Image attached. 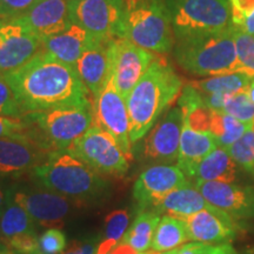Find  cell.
I'll list each match as a JSON object with an SVG mask.
<instances>
[{"mask_svg": "<svg viewBox=\"0 0 254 254\" xmlns=\"http://www.w3.org/2000/svg\"><path fill=\"white\" fill-rule=\"evenodd\" d=\"M251 129H252V131H254V119H253V122H252V125H251Z\"/></svg>", "mask_w": 254, "mask_h": 254, "instance_id": "cell-51", "label": "cell"}, {"mask_svg": "<svg viewBox=\"0 0 254 254\" xmlns=\"http://www.w3.org/2000/svg\"><path fill=\"white\" fill-rule=\"evenodd\" d=\"M6 249H7V246H6L4 243H1V241H0V251H4Z\"/></svg>", "mask_w": 254, "mask_h": 254, "instance_id": "cell-50", "label": "cell"}, {"mask_svg": "<svg viewBox=\"0 0 254 254\" xmlns=\"http://www.w3.org/2000/svg\"><path fill=\"white\" fill-rule=\"evenodd\" d=\"M62 254H85V253L82 252L80 243H79V241H74V243L71 244V246L64 251Z\"/></svg>", "mask_w": 254, "mask_h": 254, "instance_id": "cell-45", "label": "cell"}, {"mask_svg": "<svg viewBox=\"0 0 254 254\" xmlns=\"http://www.w3.org/2000/svg\"><path fill=\"white\" fill-rule=\"evenodd\" d=\"M23 234H37L36 222L11 198L7 190L5 208L0 215V241L5 243L11 238Z\"/></svg>", "mask_w": 254, "mask_h": 254, "instance_id": "cell-26", "label": "cell"}, {"mask_svg": "<svg viewBox=\"0 0 254 254\" xmlns=\"http://www.w3.org/2000/svg\"><path fill=\"white\" fill-rule=\"evenodd\" d=\"M31 139L46 151L68 150L94 124L93 105L56 107L25 116Z\"/></svg>", "mask_w": 254, "mask_h": 254, "instance_id": "cell-6", "label": "cell"}, {"mask_svg": "<svg viewBox=\"0 0 254 254\" xmlns=\"http://www.w3.org/2000/svg\"><path fill=\"white\" fill-rule=\"evenodd\" d=\"M6 79L25 116L56 107L93 105L75 68L44 50Z\"/></svg>", "mask_w": 254, "mask_h": 254, "instance_id": "cell-1", "label": "cell"}, {"mask_svg": "<svg viewBox=\"0 0 254 254\" xmlns=\"http://www.w3.org/2000/svg\"><path fill=\"white\" fill-rule=\"evenodd\" d=\"M68 150L99 174L120 177L129 168L131 159L109 132L95 124Z\"/></svg>", "mask_w": 254, "mask_h": 254, "instance_id": "cell-8", "label": "cell"}, {"mask_svg": "<svg viewBox=\"0 0 254 254\" xmlns=\"http://www.w3.org/2000/svg\"><path fill=\"white\" fill-rule=\"evenodd\" d=\"M66 237L58 228H50L39 238L41 254H62L66 250Z\"/></svg>", "mask_w": 254, "mask_h": 254, "instance_id": "cell-36", "label": "cell"}, {"mask_svg": "<svg viewBox=\"0 0 254 254\" xmlns=\"http://www.w3.org/2000/svg\"><path fill=\"white\" fill-rule=\"evenodd\" d=\"M190 241L206 245L230 244L237 237L239 222L218 208L202 209L185 220Z\"/></svg>", "mask_w": 254, "mask_h": 254, "instance_id": "cell-17", "label": "cell"}, {"mask_svg": "<svg viewBox=\"0 0 254 254\" xmlns=\"http://www.w3.org/2000/svg\"><path fill=\"white\" fill-rule=\"evenodd\" d=\"M202 99L206 106L209 110L215 111V112H222L225 104L231 94H222V93H212V94H201Z\"/></svg>", "mask_w": 254, "mask_h": 254, "instance_id": "cell-40", "label": "cell"}, {"mask_svg": "<svg viewBox=\"0 0 254 254\" xmlns=\"http://www.w3.org/2000/svg\"><path fill=\"white\" fill-rule=\"evenodd\" d=\"M32 174L44 189L79 205L100 201L110 190V184L69 150L51 151L45 163Z\"/></svg>", "mask_w": 254, "mask_h": 254, "instance_id": "cell-3", "label": "cell"}, {"mask_svg": "<svg viewBox=\"0 0 254 254\" xmlns=\"http://www.w3.org/2000/svg\"><path fill=\"white\" fill-rule=\"evenodd\" d=\"M201 254H237L230 244H220V245H207Z\"/></svg>", "mask_w": 254, "mask_h": 254, "instance_id": "cell-42", "label": "cell"}, {"mask_svg": "<svg viewBox=\"0 0 254 254\" xmlns=\"http://www.w3.org/2000/svg\"><path fill=\"white\" fill-rule=\"evenodd\" d=\"M119 38L154 53L174 47V34L167 0H123Z\"/></svg>", "mask_w": 254, "mask_h": 254, "instance_id": "cell-5", "label": "cell"}, {"mask_svg": "<svg viewBox=\"0 0 254 254\" xmlns=\"http://www.w3.org/2000/svg\"><path fill=\"white\" fill-rule=\"evenodd\" d=\"M251 129V125L241 123L233 118L230 114L224 112H212L209 133L217 139L219 147L226 148L237 142L247 131Z\"/></svg>", "mask_w": 254, "mask_h": 254, "instance_id": "cell-28", "label": "cell"}, {"mask_svg": "<svg viewBox=\"0 0 254 254\" xmlns=\"http://www.w3.org/2000/svg\"><path fill=\"white\" fill-rule=\"evenodd\" d=\"M206 246H207L206 244L190 241V243H187L178 249V254H201Z\"/></svg>", "mask_w": 254, "mask_h": 254, "instance_id": "cell-41", "label": "cell"}, {"mask_svg": "<svg viewBox=\"0 0 254 254\" xmlns=\"http://www.w3.org/2000/svg\"><path fill=\"white\" fill-rule=\"evenodd\" d=\"M109 254H141L139 253L138 251H135L133 247L129 245H126V244L119 243L114 249L111 251Z\"/></svg>", "mask_w": 254, "mask_h": 254, "instance_id": "cell-43", "label": "cell"}, {"mask_svg": "<svg viewBox=\"0 0 254 254\" xmlns=\"http://www.w3.org/2000/svg\"><path fill=\"white\" fill-rule=\"evenodd\" d=\"M118 38V37H117ZM97 39L75 64V71L93 98L109 81L112 72V40Z\"/></svg>", "mask_w": 254, "mask_h": 254, "instance_id": "cell-18", "label": "cell"}, {"mask_svg": "<svg viewBox=\"0 0 254 254\" xmlns=\"http://www.w3.org/2000/svg\"><path fill=\"white\" fill-rule=\"evenodd\" d=\"M50 152L32 140L0 139V176L33 171L47 160Z\"/></svg>", "mask_w": 254, "mask_h": 254, "instance_id": "cell-20", "label": "cell"}, {"mask_svg": "<svg viewBox=\"0 0 254 254\" xmlns=\"http://www.w3.org/2000/svg\"><path fill=\"white\" fill-rule=\"evenodd\" d=\"M174 57L180 67L199 77L241 73L231 25L218 33L177 40Z\"/></svg>", "mask_w": 254, "mask_h": 254, "instance_id": "cell-4", "label": "cell"}, {"mask_svg": "<svg viewBox=\"0 0 254 254\" xmlns=\"http://www.w3.org/2000/svg\"><path fill=\"white\" fill-rule=\"evenodd\" d=\"M69 18L97 39L119 38L123 0H69Z\"/></svg>", "mask_w": 254, "mask_h": 254, "instance_id": "cell-9", "label": "cell"}, {"mask_svg": "<svg viewBox=\"0 0 254 254\" xmlns=\"http://www.w3.org/2000/svg\"><path fill=\"white\" fill-rule=\"evenodd\" d=\"M94 124L109 132L116 139L129 159H133L132 142L129 138V116L126 101L117 90L113 74L106 82L93 103Z\"/></svg>", "mask_w": 254, "mask_h": 254, "instance_id": "cell-11", "label": "cell"}, {"mask_svg": "<svg viewBox=\"0 0 254 254\" xmlns=\"http://www.w3.org/2000/svg\"><path fill=\"white\" fill-rule=\"evenodd\" d=\"M129 213L126 209L111 212L105 219L104 238L98 244L97 254H109L123 239L128 228Z\"/></svg>", "mask_w": 254, "mask_h": 254, "instance_id": "cell-30", "label": "cell"}, {"mask_svg": "<svg viewBox=\"0 0 254 254\" xmlns=\"http://www.w3.org/2000/svg\"><path fill=\"white\" fill-rule=\"evenodd\" d=\"M183 81L164 57L157 56L126 98L132 145L141 140L179 98Z\"/></svg>", "mask_w": 254, "mask_h": 254, "instance_id": "cell-2", "label": "cell"}, {"mask_svg": "<svg viewBox=\"0 0 254 254\" xmlns=\"http://www.w3.org/2000/svg\"><path fill=\"white\" fill-rule=\"evenodd\" d=\"M9 195L43 227H62L73 206H80L59 193L37 187H12Z\"/></svg>", "mask_w": 254, "mask_h": 254, "instance_id": "cell-10", "label": "cell"}, {"mask_svg": "<svg viewBox=\"0 0 254 254\" xmlns=\"http://www.w3.org/2000/svg\"><path fill=\"white\" fill-rule=\"evenodd\" d=\"M4 244L15 254H41L37 234H23L11 238Z\"/></svg>", "mask_w": 254, "mask_h": 254, "instance_id": "cell-37", "label": "cell"}, {"mask_svg": "<svg viewBox=\"0 0 254 254\" xmlns=\"http://www.w3.org/2000/svg\"><path fill=\"white\" fill-rule=\"evenodd\" d=\"M6 198H7V190H4L2 187L0 186V215H1L2 211H4L5 208Z\"/></svg>", "mask_w": 254, "mask_h": 254, "instance_id": "cell-46", "label": "cell"}, {"mask_svg": "<svg viewBox=\"0 0 254 254\" xmlns=\"http://www.w3.org/2000/svg\"><path fill=\"white\" fill-rule=\"evenodd\" d=\"M212 208H214V206L209 204L201 193L195 189V186H192L189 183L187 185L168 193L158 202H155L151 209L159 214L170 215V217L185 220L186 218L198 213L202 209Z\"/></svg>", "mask_w": 254, "mask_h": 254, "instance_id": "cell-23", "label": "cell"}, {"mask_svg": "<svg viewBox=\"0 0 254 254\" xmlns=\"http://www.w3.org/2000/svg\"><path fill=\"white\" fill-rule=\"evenodd\" d=\"M222 112L230 114L241 123L252 125L254 119V104L251 100L249 91L244 90L231 94L225 104Z\"/></svg>", "mask_w": 254, "mask_h": 254, "instance_id": "cell-33", "label": "cell"}, {"mask_svg": "<svg viewBox=\"0 0 254 254\" xmlns=\"http://www.w3.org/2000/svg\"><path fill=\"white\" fill-rule=\"evenodd\" d=\"M239 28H241L244 32H246V33L251 34V36H254V11L246 18L245 23Z\"/></svg>", "mask_w": 254, "mask_h": 254, "instance_id": "cell-44", "label": "cell"}, {"mask_svg": "<svg viewBox=\"0 0 254 254\" xmlns=\"http://www.w3.org/2000/svg\"><path fill=\"white\" fill-rule=\"evenodd\" d=\"M218 141L209 132H199L183 124L178 166L187 178H194L199 164L218 148Z\"/></svg>", "mask_w": 254, "mask_h": 254, "instance_id": "cell-21", "label": "cell"}, {"mask_svg": "<svg viewBox=\"0 0 254 254\" xmlns=\"http://www.w3.org/2000/svg\"><path fill=\"white\" fill-rule=\"evenodd\" d=\"M232 26L238 60L241 66V73L254 80V36L244 32L241 28Z\"/></svg>", "mask_w": 254, "mask_h": 254, "instance_id": "cell-31", "label": "cell"}, {"mask_svg": "<svg viewBox=\"0 0 254 254\" xmlns=\"http://www.w3.org/2000/svg\"><path fill=\"white\" fill-rule=\"evenodd\" d=\"M43 50V40L15 19H0V75L11 74Z\"/></svg>", "mask_w": 254, "mask_h": 254, "instance_id": "cell-12", "label": "cell"}, {"mask_svg": "<svg viewBox=\"0 0 254 254\" xmlns=\"http://www.w3.org/2000/svg\"><path fill=\"white\" fill-rule=\"evenodd\" d=\"M226 150L240 168L254 178V131H247Z\"/></svg>", "mask_w": 254, "mask_h": 254, "instance_id": "cell-32", "label": "cell"}, {"mask_svg": "<svg viewBox=\"0 0 254 254\" xmlns=\"http://www.w3.org/2000/svg\"><path fill=\"white\" fill-rule=\"evenodd\" d=\"M195 189L215 208L239 222L254 219V189L237 183L205 182L195 179Z\"/></svg>", "mask_w": 254, "mask_h": 254, "instance_id": "cell-15", "label": "cell"}, {"mask_svg": "<svg viewBox=\"0 0 254 254\" xmlns=\"http://www.w3.org/2000/svg\"><path fill=\"white\" fill-rule=\"evenodd\" d=\"M247 91H249L251 100H252L253 104H254V80L251 81V84H250V86H249V90H247Z\"/></svg>", "mask_w": 254, "mask_h": 254, "instance_id": "cell-48", "label": "cell"}, {"mask_svg": "<svg viewBox=\"0 0 254 254\" xmlns=\"http://www.w3.org/2000/svg\"><path fill=\"white\" fill-rule=\"evenodd\" d=\"M0 116L9 118H25V113L19 106L14 92L4 75H0Z\"/></svg>", "mask_w": 254, "mask_h": 254, "instance_id": "cell-35", "label": "cell"}, {"mask_svg": "<svg viewBox=\"0 0 254 254\" xmlns=\"http://www.w3.org/2000/svg\"><path fill=\"white\" fill-rule=\"evenodd\" d=\"M231 25L241 27L246 18L254 11V0H230Z\"/></svg>", "mask_w": 254, "mask_h": 254, "instance_id": "cell-39", "label": "cell"}, {"mask_svg": "<svg viewBox=\"0 0 254 254\" xmlns=\"http://www.w3.org/2000/svg\"><path fill=\"white\" fill-rule=\"evenodd\" d=\"M145 254H178V249L172 250V251H167V252H157V251L148 250V251H146Z\"/></svg>", "mask_w": 254, "mask_h": 254, "instance_id": "cell-47", "label": "cell"}, {"mask_svg": "<svg viewBox=\"0 0 254 254\" xmlns=\"http://www.w3.org/2000/svg\"><path fill=\"white\" fill-rule=\"evenodd\" d=\"M160 219V214L153 209L139 211L134 221L127 228L120 243L129 245L139 253L146 252L151 249L152 240Z\"/></svg>", "mask_w": 254, "mask_h": 254, "instance_id": "cell-25", "label": "cell"}, {"mask_svg": "<svg viewBox=\"0 0 254 254\" xmlns=\"http://www.w3.org/2000/svg\"><path fill=\"white\" fill-rule=\"evenodd\" d=\"M30 133L31 124L26 118H9L0 116V139L12 138L32 140Z\"/></svg>", "mask_w": 254, "mask_h": 254, "instance_id": "cell-34", "label": "cell"}, {"mask_svg": "<svg viewBox=\"0 0 254 254\" xmlns=\"http://www.w3.org/2000/svg\"><path fill=\"white\" fill-rule=\"evenodd\" d=\"M174 39L218 33L231 25L230 0H167Z\"/></svg>", "mask_w": 254, "mask_h": 254, "instance_id": "cell-7", "label": "cell"}, {"mask_svg": "<svg viewBox=\"0 0 254 254\" xmlns=\"http://www.w3.org/2000/svg\"><path fill=\"white\" fill-rule=\"evenodd\" d=\"M68 5L69 0H39L17 19L44 41L71 26Z\"/></svg>", "mask_w": 254, "mask_h": 254, "instance_id": "cell-19", "label": "cell"}, {"mask_svg": "<svg viewBox=\"0 0 254 254\" xmlns=\"http://www.w3.org/2000/svg\"><path fill=\"white\" fill-rule=\"evenodd\" d=\"M189 183V178L178 165H153L139 176L133 187V198L139 211L151 209L168 193Z\"/></svg>", "mask_w": 254, "mask_h": 254, "instance_id": "cell-16", "label": "cell"}, {"mask_svg": "<svg viewBox=\"0 0 254 254\" xmlns=\"http://www.w3.org/2000/svg\"><path fill=\"white\" fill-rule=\"evenodd\" d=\"M190 241L186 222L183 219L164 215L155 230L151 250L157 252H167L179 249Z\"/></svg>", "mask_w": 254, "mask_h": 254, "instance_id": "cell-27", "label": "cell"}, {"mask_svg": "<svg viewBox=\"0 0 254 254\" xmlns=\"http://www.w3.org/2000/svg\"><path fill=\"white\" fill-rule=\"evenodd\" d=\"M251 81L252 79L244 73H232V74H222L192 81L190 85H192L201 94H234L237 92L249 90Z\"/></svg>", "mask_w": 254, "mask_h": 254, "instance_id": "cell-29", "label": "cell"}, {"mask_svg": "<svg viewBox=\"0 0 254 254\" xmlns=\"http://www.w3.org/2000/svg\"><path fill=\"white\" fill-rule=\"evenodd\" d=\"M157 56L124 38L112 40V72L117 90L125 99L142 78Z\"/></svg>", "mask_w": 254, "mask_h": 254, "instance_id": "cell-14", "label": "cell"}, {"mask_svg": "<svg viewBox=\"0 0 254 254\" xmlns=\"http://www.w3.org/2000/svg\"><path fill=\"white\" fill-rule=\"evenodd\" d=\"M39 0H0V19H15L27 12Z\"/></svg>", "mask_w": 254, "mask_h": 254, "instance_id": "cell-38", "label": "cell"}, {"mask_svg": "<svg viewBox=\"0 0 254 254\" xmlns=\"http://www.w3.org/2000/svg\"><path fill=\"white\" fill-rule=\"evenodd\" d=\"M239 170L240 166L227 150L218 147L199 164L194 179L205 182L237 183Z\"/></svg>", "mask_w": 254, "mask_h": 254, "instance_id": "cell-24", "label": "cell"}, {"mask_svg": "<svg viewBox=\"0 0 254 254\" xmlns=\"http://www.w3.org/2000/svg\"><path fill=\"white\" fill-rule=\"evenodd\" d=\"M97 38L78 25L72 24L65 31L47 38L43 41V50L60 62L75 67L82 53L90 47Z\"/></svg>", "mask_w": 254, "mask_h": 254, "instance_id": "cell-22", "label": "cell"}, {"mask_svg": "<svg viewBox=\"0 0 254 254\" xmlns=\"http://www.w3.org/2000/svg\"><path fill=\"white\" fill-rule=\"evenodd\" d=\"M0 254H15V253L12 252L11 250L6 249V250H4V251H0Z\"/></svg>", "mask_w": 254, "mask_h": 254, "instance_id": "cell-49", "label": "cell"}, {"mask_svg": "<svg viewBox=\"0 0 254 254\" xmlns=\"http://www.w3.org/2000/svg\"><path fill=\"white\" fill-rule=\"evenodd\" d=\"M184 124L179 106L167 110L146 134L142 142V154L153 165H172L178 161L180 138Z\"/></svg>", "mask_w": 254, "mask_h": 254, "instance_id": "cell-13", "label": "cell"}]
</instances>
